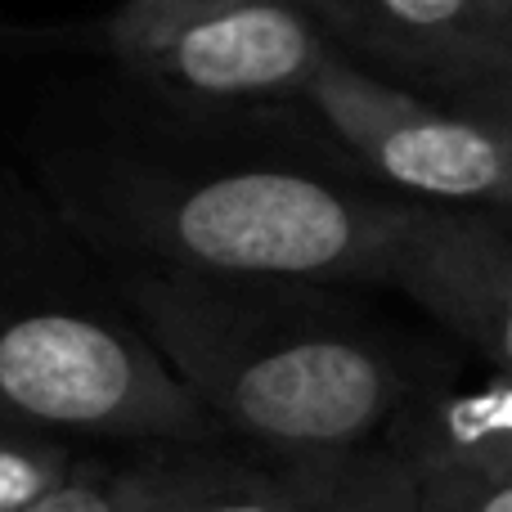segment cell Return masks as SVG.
Instances as JSON below:
<instances>
[{
    "instance_id": "obj_1",
    "label": "cell",
    "mask_w": 512,
    "mask_h": 512,
    "mask_svg": "<svg viewBox=\"0 0 512 512\" xmlns=\"http://www.w3.org/2000/svg\"><path fill=\"white\" fill-rule=\"evenodd\" d=\"M306 283L221 279L131 261L117 297L225 436L270 459L387 441L414 373Z\"/></svg>"
},
{
    "instance_id": "obj_2",
    "label": "cell",
    "mask_w": 512,
    "mask_h": 512,
    "mask_svg": "<svg viewBox=\"0 0 512 512\" xmlns=\"http://www.w3.org/2000/svg\"><path fill=\"white\" fill-rule=\"evenodd\" d=\"M63 216L140 265L261 283H382L414 198H369L288 167L63 176Z\"/></svg>"
},
{
    "instance_id": "obj_3",
    "label": "cell",
    "mask_w": 512,
    "mask_h": 512,
    "mask_svg": "<svg viewBox=\"0 0 512 512\" xmlns=\"http://www.w3.org/2000/svg\"><path fill=\"white\" fill-rule=\"evenodd\" d=\"M36 292L0 279V423L126 450L230 441L126 306L104 315Z\"/></svg>"
},
{
    "instance_id": "obj_4",
    "label": "cell",
    "mask_w": 512,
    "mask_h": 512,
    "mask_svg": "<svg viewBox=\"0 0 512 512\" xmlns=\"http://www.w3.org/2000/svg\"><path fill=\"white\" fill-rule=\"evenodd\" d=\"M99 50L158 95L221 108L301 99L333 45L301 0H122Z\"/></svg>"
},
{
    "instance_id": "obj_5",
    "label": "cell",
    "mask_w": 512,
    "mask_h": 512,
    "mask_svg": "<svg viewBox=\"0 0 512 512\" xmlns=\"http://www.w3.org/2000/svg\"><path fill=\"white\" fill-rule=\"evenodd\" d=\"M301 99L369 176L414 203L512 207V117L409 90L342 50H328Z\"/></svg>"
},
{
    "instance_id": "obj_6",
    "label": "cell",
    "mask_w": 512,
    "mask_h": 512,
    "mask_svg": "<svg viewBox=\"0 0 512 512\" xmlns=\"http://www.w3.org/2000/svg\"><path fill=\"white\" fill-rule=\"evenodd\" d=\"M333 50L409 90L477 104L512 68V0H301Z\"/></svg>"
},
{
    "instance_id": "obj_7",
    "label": "cell",
    "mask_w": 512,
    "mask_h": 512,
    "mask_svg": "<svg viewBox=\"0 0 512 512\" xmlns=\"http://www.w3.org/2000/svg\"><path fill=\"white\" fill-rule=\"evenodd\" d=\"M382 283L512 373V212L414 203Z\"/></svg>"
},
{
    "instance_id": "obj_8",
    "label": "cell",
    "mask_w": 512,
    "mask_h": 512,
    "mask_svg": "<svg viewBox=\"0 0 512 512\" xmlns=\"http://www.w3.org/2000/svg\"><path fill=\"white\" fill-rule=\"evenodd\" d=\"M225 441L149 445L108 463L126 512H297L283 459H248Z\"/></svg>"
},
{
    "instance_id": "obj_9",
    "label": "cell",
    "mask_w": 512,
    "mask_h": 512,
    "mask_svg": "<svg viewBox=\"0 0 512 512\" xmlns=\"http://www.w3.org/2000/svg\"><path fill=\"white\" fill-rule=\"evenodd\" d=\"M387 441L414 468H472L512 477V373L481 382H414Z\"/></svg>"
},
{
    "instance_id": "obj_10",
    "label": "cell",
    "mask_w": 512,
    "mask_h": 512,
    "mask_svg": "<svg viewBox=\"0 0 512 512\" xmlns=\"http://www.w3.org/2000/svg\"><path fill=\"white\" fill-rule=\"evenodd\" d=\"M297 512H423V481L391 441L283 459Z\"/></svg>"
},
{
    "instance_id": "obj_11",
    "label": "cell",
    "mask_w": 512,
    "mask_h": 512,
    "mask_svg": "<svg viewBox=\"0 0 512 512\" xmlns=\"http://www.w3.org/2000/svg\"><path fill=\"white\" fill-rule=\"evenodd\" d=\"M81 445L0 423V512H27L81 468Z\"/></svg>"
},
{
    "instance_id": "obj_12",
    "label": "cell",
    "mask_w": 512,
    "mask_h": 512,
    "mask_svg": "<svg viewBox=\"0 0 512 512\" xmlns=\"http://www.w3.org/2000/svg\"><path fill=\"white\" fill-rule=\"evenodd\" d=\"M423 512H512V477L472 468H414Z\"/></svg>"
},
{
    "instance_id": "obj_13",
    "label": "cell",
    "mask_w": 512,
    "mask_h": 512,
    "mask_svg": "<svg viewBox=\"0 0 512 512\" xmlns=\"http://www.w3.org/2000/svg\"><path fill=\"white\" fill-rule=\"evenodd\" d=\"M27 512H126L122 499L113 490V477H108V459H81V468L63 481L59 490L32 504Z\"/></svg>"
},
{
    "instance_id": "obj_14",
    "label": "cell",
    "mask_w": 512,
    "mask_h": 512,
    "mask_svg": "<svg viewBox=\"0 0 512 512\" xmlns=\"http://www.w3.org/2000/svg\"><path fill=\"white\" fill-rule=\"evenodd\" d=\"M472 108H486V113H499V117H512V68L504 72V77L495 81V86L486 90V95L477 99Z\"/></svg>"
},
{
    "instance_id": "obj_15",
    "label": "cell",
    "mask_w": 512,
    "mask_h": 512,
    "mask_svg": "<svg viewBox=\"0 0 512 512\" xmlns=\"http://www.w3.org/2000/svg\"><path fill=\"white\" fill-rule=\"evenodd\" d=\"M0 36H27V32H14V27H5V23H0Z\"/></svg>"
},
{
    "instance_id": "obj_16",
    "label": "cell",
    "mask_w": 512,
    "mask_h": 512,
    "mask_svg": "<svg viewBox=\"0 0 512 512\" xmlns=\"http://www.w3.org/2000/svg\"><path fill=\"white\" fill-rule=\"evenodd\" d=\"M508 212H512V207H508Z\"/></svg>"
}]
</instances>
